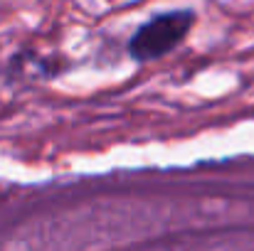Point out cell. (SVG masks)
Segmentation results:
<instances>
[{"label": "cell", "mask_w": 254, "mask_h": 251, "mask_svg": "<svg viewBox=\"0 0 254 251\" xmlns=\"http://www.w3.org/2000/svg\"><path fill=\"white\" fill-rule=\"evenodd\" d=\"M192 10H168L143 22L128 40V54L136 62H156L170 54L192 30Z\"/></svg>", "instance_id": "obj_1"}]
</instances>
